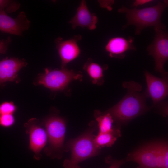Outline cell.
<instances>
[{"instance_id":"6","label":"cell","mask_w":168,"mask_h":168,"mask_svg":"<svg viewBox=\"0 0 168 168\" xmlns=\"http://www.w3.org/2000/svg\"><path fill=\"white\" fill-rule=\"evenodd\" d=\"M24 126L29 136V148L34 153V158L39 160L41 157L40 152L47 142L46 132L38 124L36 118L30 119Z\"/></svg>"},{"instance_id":"5","label":"cell","mask_w":168,"mask_h":168,"mask_svg":"<svg viewBox=\"0 0 168 168\" xmlns=\"http://www.w3.org/2000/svg\"><path fill=\"white\" fill-rule=\"evenodd\" d=\"M155 35L152 43L147 48L148 54L153 58L155 70L162 77H167L164 65L168 59V34L160 28H155Z\"/></svg>"},{"instance_id":"7","label":"cell","mask_w":168,"mask_h":168,"mask_svg":"<svg viewBox=\"0 0 168 168\" xmlns=\"http://www.w3.org/2000/svg\"><path fill=\"white\" fill-rule=\"evenodd\" d=\"M30 24L23 11L19 12L16 18H12L4 10H0V31L2 33L21 36L23 31L29 29Z\"/></svg>"},{"instance_id":"17","label":"cell","mask_w":168,"mask_h":168,"mask_svg":"<svg viewBox=\"0 0 168 168\" xmlns=\"http://www.w3.org/2000/svg\"><path fill=\"white\" fill-rule=\"evenodd\" d=\"M157 163V168H168V148L167 144L164 142L153 143Z\"/></svg>"},{"instance_id":"1","label":"cell","mask_w":168,"mask_h":168,"mask_svg":"<svg viewBox=\"0 0 168 168\" xmlns=\"http://www.w3.org/2000/svg\"><path fill=\"white\" fill-rule=\"evenodd\" d=\"M123 87L127 92L123 98L107 111L114 121L118 124L127 123L143 114L149 108L146 100L148 95L146 89L143 92L141 85L133 81L124 82Z\"/></svg>"},{"instance_id":"15","label":"cell","mask_w":168,"mask_h":168,"mask_svg":"<svg viewBox=\"0 0 168 168\" xmlns=\"http://www.w3.org/2000/svg\"><path fill=\"white\" fill-rule=\"evenodd\" d=\"M83 69L88 73L94 84L100 85L103 83L104 68L100 65L89 59L85 64Z\"/></svg>"},{"instance_id":"21","label":"cell","mask_w":168,"mask_h":168,"mask_svg":"<svg viewBox=\"0 0 168 168\" xmlns=\"http://www.w3.org/2000/svg\"><path fill=\"white\" fill-rule=\"evenodd\" d=\"M15 122L13 114H4L0 115V126L9 128L12 126Z\"/></svg>"},{"instance_id":"8","label":"cell","mask_w":168,"mask_h":168,"mask_svg":"<svg viewBox=\"0 0 168 168\" xmlns=\"http://www.w3.org/2000/svg\"><path fill=\"white\" fill-rule=\"evenodd\" d=\"M147 86L146 89L154 106L159 104L168 96V77H158L147 71L144 72Z\"/></svg>"},{"instance_id":"24","label":"cell","mask_w":168,"mask_h":168,"mask_svg":"<svg viewBox=\"0 0 168 168\" xmlns=\"http://www.w3.org/2000/svg\"><path fill=\"white\" fill-rule=\"evenodd\" d=\"M124 162L122 160L115 161L112 163L109 168H119Z\"/></svg>"},{"instance_id":"22","label":"cell","mask_w":168,"mask_h":168,"mask_svg":"<svg viewBox=\"0 0 168 168\" xmlns=\"http://www.w3.org/2000/svg\"><path fill=\"white\" fill-rule=\"evenodd\" d=\"M12 41V39L9 36L0 40V54H4L7 52Z\"/></svg>"},{"instance_id":"11","label":"cell","mask_w":168,"mask_h":168,"mask_svg":"<svg viewBox=\"0 0 168 168\" xmlns=\"http://www.w3.org/2000/svg\"><path fill=\"white\" fill-rule=\"evenodd\" d=\"M27 63L23 59L8 57L0 61V86L8 81H16L18 73Z\"/></svg>"},{"instance_id":"2","label":"cell","mask_w":168,"mask_h":168,"mask_svg":"<svg viewBox=\"0 0 168 168\" xmlns=\"http://www.w3.org/2000/svg\"><path fill=\"white\" fill-rule=\"evenodd\" d=\"M168 5V1L164 0L159 2L155 5L140 9H129L122 6L118 11L125 14L127 23L123 26V28L134 25L136 27L135 33L137 35H140L143 29L150 26L166 30V26L161 22V18Z\"/></svg>"},{"instance_id":"18","label":"cell","mask_w":168,"mask_h":168,"mask_svg":"<svg viewBox=\"0 0 168 168\" xmlns=\"http://www.w3.org/2000/svg\"><path fill=\"white\" fill-rule=\"evenodd\" d=\"M95 117L98 123L99 133L110 132L114 130L112 127L114 120L108 112L102 113L99 111H96L95 113Z\"/></svg>"},{"instance_id":"23","label":"cell","mask_w":168,"mask_h":168,"mask_svg":"<svg viewBox=\"0 0 168 168\" xmlns=\"http://www.w3.org/2000/svg\"><path fill=\"white\" fill-rule=\"evenodd\" d=\"M152 1V0H136L134 2L132 6L137 7L139 5H143L148 3Z\"/></svg>"},{"instance_id":"4","label":"cell","mask_w":168,"mask_h":168,"mask_svg":"<svg viewBox=\"0 0 168 168\" xmlns=\"http://www.w3.org/2000/svg\"><path fill=\"white\" fill-rule=\"evenodd\" d=\"M82 77L81 73L69 70L66 67L59 70L45 68L44 73L39 75L37 82L38 84L43 85L52 90L62 91L72 81H81Z\"/></svg>"},{"instance_id":"13","label":"cell","mask_w":168,"mask_h":168,"mask_svg":"<svg viewBox=\"0 0 168 168\" xmlns=\"http://www.w3.org/2000/svg\"><path fill=\"white\" fill-rule=\"evenodd\" d=\"M98 18L96 14L89 11L86 2L82 0L77 8L75 16L69 21L73 29L79 26L86 27L90 30L96 28Z\"/></svg>"},{"instance_id":"16","label":"cell","mask_w":168,"mask_h":168,"mask_svg":"<svg viewBox=\"0 0 168 168\" xmlns=\"http://www.w3.org/2000/svg\"><path fill=\"white\" fill-rule=\"evenodd\" d=\"M120 135L119 130H114L113 132L100 133L94 137V142L96 146L100 149L105 147H111Z\"/></svg>"},{"instance_id":"9","label":"cell","mask_w":168,"mask_h":168,"mask_svg":"<svg viewBox=\"0 0 168 168\" xmlns=\"http://www.w3.org/2000/svg\"><path fill=\"white\" fill-rule=\"evenodd\" d=\"M81 39V36L78 35L67 40H63L60 37L55 39L56 48L61 61V68L66 67L68 63L79 56L80 50L77 43Z\"/></svg>"},{"instance_id":"3","label":"cell","mask_w":168,"mask_h":168,"mask_svg":"<svg viewBox=\"0 0 168 168\" xmlns=\"http://www.w3.org/2000/svg\"><path fill=\"white\" fill-rule=\"evenodd\" d=\"M94 138L93 131H91L68 142L71 156L64 160L65 168H80L79 163L98 153L100 149L95 144Z\"/></svg>"},{"instance_id":"19","label":"cell","mask_w":168,"mask_h":168,"mask_svg":"<svg viewBox=\"0 0 168 168\" xmlns=\"http://www.w3.org/2000/svg\"><path fill=\"white\" fill-rule=\"evenodd\" d=\"M20 4L17 1L12 0H0V10L6 13H11L18 10Z\"/></svg>"},{"instance_id":"12","label":"cell","mask_w":168,"mask_h":168,"mask_svg":"<svg viewBox=\"0 0 168 168\" xmlns=\"http://www.w3.org/2000/svg\"><path fill=\"white\" fill-rule=\"evenodd\" d=\"M127 160L139 164V168H157V163L153 144L142 147L129 154Z\"/></svg>"},{"instance_id":"20","label":"cell","mask_w":168,"mask_h":168,"mask_svg":"<svg viewBox=\"0 0 168 168\" xmlns=\"http://www.w3.org/2000/svg\"><path fill=\"white\" fill-rule=\"evenodd\" d=\"M16 107L12 102H4L0 104V115L4 114H13Z\"/></svg>"},{"instance_id":"10","label":"cell","mask_w":168,"mask_h":168,"mask_svg":"<svg viewBox=\"0 0 168 168\" xmlns=\"http://www.w3.org/2000/svg\"><path fill=\"white\" fill-rule=\"evenodd\" d=\"M50 147L55 150L60 148L63 143L65 133L64 120L58 116H52L44 123Z\"/></svg>"},{"instance_id":"14","label":"cell","mask_w":168,"mask_h":168,"mask_svg":"<svg viewBox=\"0 0 168 168\" xmlns=\"http://www.w3.org/2000/svg\"><path fill=\"white\" fill-rule=\"evenodd\" d=\"M133 42L132 38L126 39L120 36L113 37L109 40L105 49L111 57L122 59L127 51L136 49Z\"/></svg>"}]
</instances>
